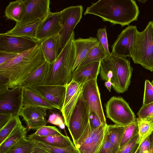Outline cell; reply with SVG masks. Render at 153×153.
Returning a JSON list of instances; mask_svg holds the SVG:
<instances>
[{"instance_id":"cell-44","label":"cell","mask_w":153,"mask_h":153,"mask_svg":"<svg viewBox=\"0 0 153 153\" xmlns=\"http://www.w3.org/2000/svg\"><path fill=\"white\" fill-rule=\"evenodd\" d=\"M18 54L0 51V65L15 58Z\"/></svg>"},{"instance_id":"cell-20","label":"cell","mask_w":153,"mask_h":153,"mask_svg":"<svg viewBox=\"0 0 153 153\" xmlns=\"http://www.w3.org/2000/svg\"><path fill=\"white\" fill-rule=\"evenodd\" d=\"M100 62L89 64L77 70L72 74V79L77 82L84 84L97 79L100 73Z\"/></svg>"},{"instance_id":"cell-11","label":"cell","mask_w":153,"mask_h":153,"mask_svg":"<svg viewBox=\"0 0 153 153\" xmlns=\"http://www.w3.org/2000/svg\"><path fill=\"white\" fill-rule=\"evenodd\" d=\"M97 79L83 84L82 95L89 106L90 113L93 112L99 117L102 123L107 125L101 102Z\"/></svg>"},{"instance_id":"cell-1","label":"cell","mask_w":153,"mask_h":153,"mask_svg":"<svg viewBox=\"0 0 153 153\" xmlns=\"http://www.w3.org/2000/svg\"><path fill=\"white\" fill-rule=\"evenodd\" d=\"M46 61L40 43L0 65V76L5 78L7 88L22 86L24 82Z\"/></svg>"},{"instance_id":"cell-29","label":"cell","mask_w":153,"mask_h":153,"mask_svg":"<svg viewBox=\"0 0 153 153\" xmlns=\"http://www.w3.org/2000/svg\"><path fill=\"white\" fill-rule=\"evenodd\" d=\"M23 0H17L10 2L6 7L4 16L7 19L18 23L21 15L23 4Z\"/></svg>"},{"instance_id":"cell-35","label":"cell","mask_w":153,"mask_h":153,"mask_svg":"<svg viewBox=\"0 0 153 153\" xmlns=\"http://www.w3.org/2000/svg\"><path fill=\"white\" fill-rule=\"evenodd\" d=\"M82 84L72 80L66 85L65 98L63 107L68 104Z\"/></svg>"},{"instance_id":"cell-22","label":"cell","mask_w":153,"mask_h":153,"mask_svg":"<svg viewBox=\"0 0 153 153\" xmlns=\"http://www.w3.org/2000/svg\"><path fill=\"white\" fill-rule=\"evenodd\" d=\"M41 21V20H37L24 25H15L11 29L1 34L5 35L26 37L38 40L36 36L37 31Z\"/></svg>"},{"instance_id":"cell-27","label":"cell","mask_w":153,"mask_h":153,"mask_svg":"<svg viewBox=\"0 0 153 153\" xmlns=\"http://www.w3.org/2000/svg\"><path fill=\"white\" fill-rule=\"evenodd\" d=\"M108 55L103 48L98 43L97 45L91 49L75 70L79 69L90 63L101 62Z\"/></svg>"},{"instance_id":"cell-54","label":"cell","mask_w":153,"mask_h":153,"mask_svg":"<svg viewBox=\"0 0 153 153\" xmlns=\"http://www.w3.org/2000/svg\"><path fill=\"white\" fill-rule=\"evenodd\" d=\"M151 153H153V152H152Z\"/></svg>"},{"instance_id":"cell-2","label":"cell","mask_w":153,"mask_h":153,"mask_svg":"<svg viewBox=\"0 0 153 153\" xmlns=\"http://www.w3.org/2000/svg\"><path fill=\"white\" fill-rule=\"evenodd\" d=\"M139 10L133 0H100L87 7L84 15L98 16L105 22L123 27L137 20Z\"/></svg>"},{"instance_id":"cell-4","label":"cell","mask_w":153,"mask_h":153,"mask_svg":"<svg viewBox=\"0 0 153 153\" xmlns=\"http://www.w3.org/2000/svg\"><path fill=\"white\" fill-rule=\"evenodd\" d=\"M131 57L135 63L153 71V25L149 21L142 31L137 32Z\"/></svg>"},{"instance_id":"cell-24","label":"cell","mask_w":153,"mask_h":153,"mask_svg":"<svg viewBox=\"0 0 153 153\" xmlns=\"http://www.w3.org/2000/svg\"><path fill=\"white\" fill-rule=\"evenodd\" d=\"M27 138L56 147H65L75 146L73 142L71 141L68 137L65 136L62 134L47 137H41L33 133L28 135Z\"/></svg>"},{"instance_id":"cell-36","label":"cell","mask_w":153,"mask_h":153,"mask_svg":"<svg viewBox=\"0 0 153 153\" xmlns=\"http://www.w3.org/2000/svg\"><path fill=\"white\" fill-rule=\"evenodd\" d=\"M138 134L135 135L127 143L120 148L117 153H135L140 145Z\"/></svg>"},{"instance_id":"cell-41","label":"cell","mask_w":153,"mask_h":153,"mask_svg":"<svg viewBox=\"0 0 153 153\" xmlns=\"http://www.w3.org/2000/svg\"><path fill=\"white\" fill-rule=\"evenodd\" d=\"M153 102V85L149 80H146L143 105H147Z\"/></svg>"},{"instance_id":"cell-46","label":"cell","mask_w":153,"mask_h":153,"mask_svg":"<svg viewBox=\"0 0 153 153\" xmlns=\"http://www.w3.org/2000/svg\"><path fill=\"white\" fill-rule=\"evenodd\" d=\"M150 144L149 137L145 140L140 146L139 153H149Z\"/></svg>"},{"instance_id":"cell-32","label":"cell","mask_w":153,"mask_h":153,"mask_svg":"<svg viewBox=\"0 0 153 153\" xmlns=\"http://www.w3.org/2000/svg\"><path fill=\"white\" fill-rule=\"evenodd\" d=\"M21 123L19 116H13L0 129V144L9 135L16 127Z\"/></svg>"},{"instance_id":"cell-33","label":"cell","mask_w":153,"mask_h":153,"mask_svg":"<svg viewBox=\"0 0 153 153\" xmlns=\"http://www.w3.org/2000/svg\"><path fill=\"white\" fill-rule=\"evenodd\" d=\"M137 118L132 123L126 126L120 143V149L127 143L135 135L138 134Z\"/></svg>"},{"instance_id":"cell-7","label":"cell","mask_w":153,"mask_h":153,"mask_svg":"<svg viewBox=\"0 0 153 153\" xmlns=\"http://www.w3.org/2000/svg\"><path fill=\"white\" fill-rule=\"evenodd\" d=\"M107 125L93 130L89 122L80 137L74 143L78 153H97L103 141Z\"/></svg>"},{"instance_id":"cell-52","label":"cell","mask_w":153,"mask_h":153,"mask_svg":"<svg viewBox=\"0 0 153 153\" xmlns=\"http://www.w3.org/2000/svg\"><path fill=\"white\" fill-rule=\"evenodd\" d=\"M152 85H153V80L152 81V82H151Z\"/></svg>"},{"instance_id":"cell-40","label":"cell","mask_w":153,"mask_h":153,"mask_svg":"<svg viewBox=\"0 0 153 153\" xmlns=\"http://www.w3.org/2000/svg\"><path fill=\"white\" fill-rule=\"evenodd\" d=\"M140 119L153 121V102L143 105L138 113Z\"/></svg>"},{"instance_id":"cell-18","label":"cell","mask_w":153,"mask_h":153,"mask_svg":"<svg viewBox=\"0 0 153 153\" xmlns=\"http://www.w3.org/2000/svg\"><path fill=\"white\" fill-rule=\"evenodd\" d=\"M39 42L46 61L52 64L58 56L59 50L61 49L60 33L46 38Z\"/></svg>"},{"instance_id":"cell-39","label":"cell","mask_w":153,"mask_h":153,"mask_svg":"<svg viewBox=\"0 0 153 153\" xmlns=\"http://www.w3.org/2000/svg\"><path fill=\"white\" fill-rule=\"evenodd\" d=\"M118 151L119 150L110 142L106 128L105 133L103 141L97 153H117Z\"/></svg>"},{"instance_id":"cell-12","label":"cell","mask_w":153,"mask_h":153,"mask_svg":"<svg viewBox=\"0 0 153 153\" xmlns=\"http://www.w3.org/2000/svg\"><path fill=\"white\" fill-rule=\"evenodd\" d=\"M39 43L38 40L30 38L0 34V51L19 54Z\"/></svg>"},{"instance_id":"cell-47","label":"cell","mask_w":153,"mask_h":153,"mask_svg":"<svg viewBox=\"0 0 153 153\" xmlns=\"http://www.w3.org/2000/svg\"><path fill=\"white\" fill-rule=\"evenodd\" d=\"M30 153H49L43 148L37 145L34 147L33 151Z\"/></svg>"},{"instance_id":"cell-43","label":"cell","mask_w":153,"mask_h":153,"mask_svg":"<svg viewBox=\"0 0 153 153\" xmlns=\"http://www.w3.org/2000/svg\"><path fill=\"white\" fill-rule=\"evenodd\" d=\"M89 123L91 128L93 130L97 128L102 125H105L102 123L98 116L93 112L90 113Z\"/></svg>"},{"instance_id":"cell-51","label":"cell","mask_w":153,"mask_h":153,"mask_svg":"<svg viewBox=\"0 0 153 153\" xmlns=\"http://www.w3.org/2000/svg\"><path fill=\"white\" fill-rule=\"evenodd\" d=\"M139 146L138 148L137 149V150L136 151V152L135 153H139L140 152V146Z\"/></svg>"},{"instance_id":"cell-15","label":"cell","mask_w":153,"mask_h":153,"mask_svg":"<svg viewBox=\"0 0 153 153\" xmlns=\"http://www.w3.org/2000/svg\"><path fill=\"white\" fill-rule=\"evenodd\" d=\"M62 20L61 11L54 13L50 12L38 27L36 36L37 40L39 42L59 33L62 28Z\"/></svg>"},{"instance_id":"cell-13","label":"cell","mask_w":153,"mask_h":153,"mask_svg":"<svg viewBox=\"0 0 153 153\" xmlns=\"http://www.w3.org/2000/svg\"><path fill=\"white\" fill-rule=\"evenodd\" d=\"M137 30L136 26L131 25L123 30L111 46V53L124 57H131Z\"/></svg>"},{"instance_id":"cell-28","label":"cell","mask_w":153,"mask_h":153,"mask_svg":"<svg viewBox=\"0 0 153 153\" xmlns=\"http://www.w3.org/2000/svg\"><path fill=\"white\" fill-rule=\"evenodd\" d=\"M125 126L115 124L107 125L106 127L110 142L119 150Z\"/></svg>"},{"instance_id":"cell-31","label":"cell","mask_w":153,"mask_h":153,"mask_svg":"<svg viewBox=\"0 0 153 153\" xmlns=\"http://www.w3.org/2000/svg\"><path fill=\"white\" fill-rule=\"evenodd\" d=\"M36 146L34 141L27 137L4 153H30Z\"/></svg>"},{"instance_id":"cell-38","label":"cell","mask_w":153,"mask_h":153,"mask_svg":"<svg viewBox=\"0 0 153 153\" xmlns=\"http://www.w3.org/2000/svg\"><path fill=\"white\" fill-rule=\"evenodd\" d=\"M97 36L99 43L103 48L106 53L108 55H110L111 53L109 49L106 28L99 29L97 30Z\"/></svg>"},{"instance_id":"cell-23","label":"cell","mask_w":153,"mask_h":153,"mask_svg":"<svg viewBox=\"0 0 153 153\" xmlns=\"http://www.w3.org/2000/svg\"><path fill=\"white\" fill-rule=\"evenodd\" d=\"M99 74L102 80L111 82L112 88L117 93L115 66L110 55H108L100 62Z\"/></svg>"},{"instance_id":"cell-30","label":"cell","mask_w":153,"mask_h":153,"mask_svg":"<svg viewBox=\"0 0 153 153\" xmlns=\"http://www.w3.org/2000/svg\"><path fill=\"white\" fill-rule=\"evenodd\" d=\"M138 128L139 143L149 137L153 131V121L137 118Z\"/></svg>"},{"instance_id":"cell-8","label":"cell","mask_w":153,"mask_h":153,"mask_svg":"<svg viewBox=\"0 0 153 153\" xmlns=\"http://www.w3.org/2000/svg\"><path fill=\"white\" fill-rule=\"evenodd\" d=\"M23 92L22 86L9 89L5 84L0 83V113L19 116L23 107Z\"/></svg>"},{"instance_id":"cell-50","label":"cell","mask_w":153,"mask_h":153,"mask_svg":"<svg viewBox=\"0 0 153 153\" xmlns=\"http://www.w3.org/2000/svg\"><path fill=\"white\" fill-rule=\"evenodd\" d=\"M138 1L142 3H145L146 1H147V0H139Z\"/></svg>"},{"instance_id":"cell-21","label":"cell","mask_w":153,"mask_h":153,"mask_svg":"<svg viewBox=\"0 0 153 153\" xmlns=\"http://www.w3.org/2000/svg\"><path fill=\"white\" fill-rule=\"evenodd\" d=\"M23 106L39 107L47 109L59 110L56 105L50 103L29 88L23 87Z\"/></svg>"},{"instance_id":"cell-26","label":"cell","mask_w":153,"mask_h":153,"mask_svg":"<svg viewBox=\"0 0 153 153\" xmlns=\"http://www.w3.org/2000/svg\"><path fill=\"white\" fill-rule=\"evenodd\" d=\"M50 65V64L46 61L24 82L22 86L28 87L44 84Z\"/></svg>"},{"instance_id":"cell-10","label":"cell","mask_w":153,"mask_h":153,"mask_svg":"<svg viewBox=\"0 0 153 153\" xmlns=\"http://www.w3.org/2000/svg\"><path fill=\"white\" fill-rule=\"evenodd\" d=\"M83 9L82 5H78L69 7L61 11L62 26L59 33L61 37V49L74 32L76 26L80 22L82 18Z\"/></svg>"},{"instance_id":"cell-37","label":"cell","mask_w":153,"mask_h":153,"mask_svg":"<svg viewBox=\"0 0 153 153\" xmlns=\"http://www.w3.org/2000/svg\"><path fill=\"white\" fill-rule=\"evenodd\" d=\"M34 134L41 137H47L62 134L55 126H45L41 127Z\"/></svg>"},{"instance_id":"cell-53","label":"cell","mask_w":153,"mask_h":153,"mask_svg":"<svg viewBox=\"0 0 153 153\" xmlns=\"http://www.w3.org/2000/svg\"><path fill=\"white\" fill-rule=\"evenodd\" d=\"M152 22L153 25V21H152Z\"/></svg>"},{"instance_id":"cell-6","label":"cell","mask_w":153,"mask_h":153,"mask_svg":"<svg viewBox=\"0 0 153 153\" xmlns=\"http://www.w3.org/2000/svg\"><path fill=\"white\" fill-rule=\"evenodd\" d=\"M105 112L107 118L120 125L127 126L136 119L128 104L121 97L111 98L106 105Z\"/></svg>"},{"instance_id":"cell-42","label":"cell","mask_w":153,"mask_h":153,"mask_svg":"<svg viewBox=\"0 0 153 153\" xmlns=\"http://www.w3.org/2000/svg\"><path fill=\"white\" fill-rule=\"evenodd\" d=\"M47 123L58 126L60 128H65V124L61 115L57 113H53L49 116Z\"/></svg>"},{"instance_id":"cell-16","label":"cell","mask_w":153,"mask_h":153,"mask_svg":"<svg viewBox=\"0 0 153 153\" xmlns=\"http://www.w3.org/2000/svg\"><path fill=\"white\" fill-rule=\"evenodd\" d=\"M110 55L115 66L117 93H123L127 90L130 85L132 68L130 62L126 57L119 56L111 53Z\"/></svg>"},{"instance_id":"cell-48","label":"cell","mask_w":153,"mask_h":153,"mask_svg":"<svg viewBox=\"0 0 153 153\" xmlns=\"http://www.w3.org/2000/svg\"><path fill=\"white\" fill-rule=\"evenodd\" d=\"M150 144V150L149 153H151L153 152V131L149 137Z\"/></svg>"},{"instance_id":"cell-17","label":"cell","mask_w":153,"mask_h":153,"mask_svg":"<svg viewBox=\"0 0 153 153\" xmlns=\"http://www.w3.org/2000/svg\"><path fill=\"white\" fill-rule=\"evenodd\" d=\"M47 108L39 107L25 106L22 108L19 116H21L28 129L37 130L46 126Z\"/></svg>"},{"instance_id":"cell-9","label":"cell","mask_w":153,"mask_h":153,"mask_svg":"<svg viewBox=\"0 0 153 153\" xmlns=\"http://www.w3.org/2000/svg\"><path fill=\"white\" fill-rule=\"evenodd\" d=\"M49 0H25L22 13L18 23L19 25L37 20H44L51 12Z\"/></svg>"},{"instance_id":"cell-14","label":"cell","mask_w":153,"mask_h":153,"mask_svg":"<svg viewBox=\"0 0 153 153\" xmlns=\"http://www.w3.org/2000/svg\"><path fill=\"white\" fill-rule=\"evenodd\" d=\"M26 87L57 106L59 110H62L65 100L66 86L43 84Z\"/></svg>"},{"instance_id":"cell-49","label":"cell","mask_w":153,"mask_h":153,"mask_svg":"<svg viewBox=\"0 0 153 153\" xmlns=\"http://www.w3.org/2000/svg\"><path fill=\"white\" fill-rule=\"evenodd\" d=\"M104 85L108 90L110 92L111 87H112L111 82L109 81L105 82Z\"/></svg>"},{"instance_id":"cell-3","label":"cell","mask_w":153,"mask_h":153,"mask_svg":"<svg viewBox=\"0 0 153 153\" xmlns=\"http://www.w3.org/2000/svg\"><path fill=\"white\" fill-rule=\"evenodd\" d=\"M75 39L73 32L56 59L50 64L44 84L66 86L72 80L76 57Z\"/></svg>"},{"instance_id":"cell-25","label":"cell","mask_w":153,"mask_h":153,"mask_svg":"<svg viewBox=\"0 0 153 153\" xmlns=\"http://www.w3.org/2000/svg\"><path fill=\"white\" fill-rule=\"evenodd\" d=\"M27 131L22 123L19 124L6 139L0 144V153H4L27 138Z\"/></svg>"},{"instance_id":"cell-34","label":"cell","mask_w":153,"mask_h":153,"mask_svg":"<svg viewBox=\"0 0 153 153\" xmlns=\"http://www.w3.org/2000/svg\"><path fill=\"white\" fill-rule=\"evenodd\" d=\"M33 141L37 145L44 149L49 153H78L75 146L65 147H56L41 142Z\"/></svg>"},{"instance_id":"cell-19","label":"cell","mask_w":153,"mask_h":153,"mask_svg":"<svg viewBox=\"0 0 153 153\" xmlns=\"http://www.w3.org/2000/svg\"><path fill=\"white\" fill-rule=\"evenodd\" d=\"M76 57L73 72L91 49L98 44L97 38L90 37L88 38H79L74 40Z\"/></svg>"},{"instance_id":"cell-45","label":"cell","mask_w":153,"mask_h":153,"mask_svg":"<svg viewBox=\"0 0 153 153\" xmlns=\"http://www.w3.org/2000/svg\"><path fill=\"white\" fill-rule=\"evenodd\" d=\"M14 115L12 114L0 113V129L2 128Z\"/></svg>"},{"instance_id":"cell-5","label":"cell","mask_w":153,"mask_h":153,"mask_svg":"<svg viewBox=\"0 0 153 153\" xmlns=\"http://www.w3.org/2000/svg\"><path fill=\"white\" fill-rule=\"evenodd\" d=\"M90 114L89 106L82 97V91L71 112L67 126L74 143L87 127Z\"/></svg>"}]
</instances>
